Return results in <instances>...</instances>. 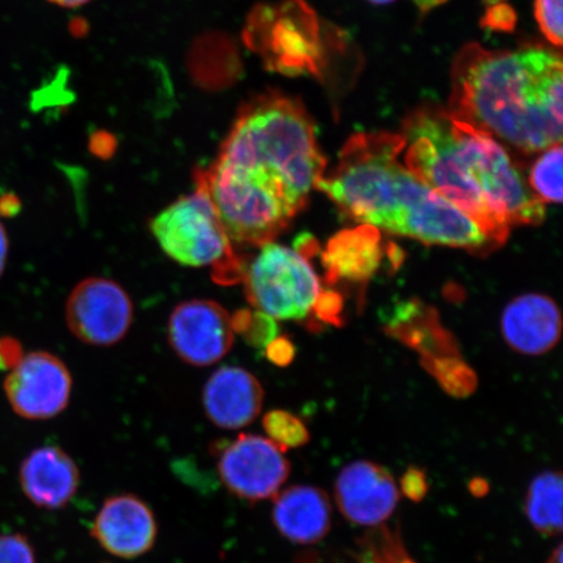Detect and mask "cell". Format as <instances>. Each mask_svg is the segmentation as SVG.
Returning <instances> with one entry per match:
<instances>
[{
  "label": "cell",
  "instance_id": "29",
  "mask_svg": "<svg viewBox=\"0 0 563 563\" xmlns=\"http://www.w3.org/2000/svg\"><path fill=\"white\" fill-rule=\"evenodd\" d=\"M23 357V350L20 343L12 338L0 340V368L12 369Z\"/></svg>",
  "mask_w": 563,
  "mask_h": 563
},
{
  "label": "cell",
  "instance_id": "31",
  "mask_svg": "<svg viewBox=\"0 0 563 563\" xmlns=\"http://www.w3.org/2000/svg\"><path fill=\"white\" fill-rule=\"evenodd\" d=\"M471 495H474L477 498L484 497L485 495H488L489 492V484L487 481H484V478H473V481L470 482L468 485Z\"/></svg>",
  "mask_w": 563,
  "mask_h": 563
},
{
  "label": "cell",
  "instance_id": "12",
  "mask_svg": "<svg viewBox=\"0 0 563 563\" xmlns=\"http://www.w3.org/2000/svg\"><path fill=\"white\" fill-rule=\"evenodd\" d=\"M335 501L342 516L357 526H378L391 517L399 490L385 467L369 461L352 462L335 482Z\"/></svg>",
  "mask_w": 563,
  "mask_h": 563
},
{
  "label": "cell",
  "instance_id": "23",
  "mask_svg": "<svg viewBox=\"0 0 563 563\" xmlns=\"http://www.w3.org/2000/svg\"><path fill=\"white\" fill-rule=\"evenodd\" d=\"M235 333H241L253 346H267L276 338L273 319L263 312H238L231 316Z\"/></svg>",
  "mask_w": 563,
  "mask_h": 563
},
{
  "label": "cell",
  "instance_id": "21",
  "mask_svg": "<svg viewBox=\"0 0 563 563\" xmlns=\"http://www.w3.org/2000/svg\"><path fill=\"white\" fill-rule=\"evenodd\" d=\"M422 363L450 396L467 397L476 389L475 373L461 361L460 356L432 358Z\"/></svg>",
  "mask_w": 563,
  "mask_h": 563
},
{
  "label": "cell",
  "instance_id": "20",
  "mask_svg": "<svg viewBox=\"0 0 563 563\" xmlns=\"http://www.w3.org/2000/svg\"><path fill=\"white\" fill-rule=\"evenodd\" d=\"M528 187L540 201L560 203L562 201V145L543 151L533 162Z\"/></svg>",
  "mask_w": 563,
  "mask_h": 563
},
{
  "label": "cell",
  "instance_id": "30",
  "mask_svg": "<svg viewBox=\"0 0 563 563\" xmlns=\"http://www.w3.org/2000/svg\"><path fill=\"white\" fill-rule=\"evenodd\" d=\"M9 236H7L3 223L0 222V278H2L5 271L7 258H9Z\"/></svg>",
  "mask_w": 563,
  "mask_h": 563
},
{
  "label": "cell",
  "instance_id": "3",
  "mask_svg": "<svg viewBox=\"0 0 563 563\" xmlns=\"http://www.w3.org/2000/svg\"><path fill=\"white\" fill-rule=\"evenodd\" d=\"M405 145L396 133H357L316 188L362 224L478 255L495 250L470 217L400 164Z\"/></svg>",
  "mask_w": 563,
  "mask_h": 563
},
{
  "label": "cell",
  "instance_id": "2",
  "mask_svg": "<svg viewBox=\"0 0 563 563\" xmlns=\"http://www.w3.org/2000/svg\"><path fill=\"white\" fill-rule=\"evenodd\" d=\"M402 136L408 170L470 217L495 249L511 227L545 220V203L488 133L424 104L406 118Z\"/></svg>",
  "mask_w": 563,
  "mask_h": 563
},
{
  "label": "cell",
  "instance_id": "17",
  "mask_svg": "<svg viewBox=\"0 0 563 563\" xmlns=\"http://www.w3.org/2000/svg\"><path fill=\"white\" fill-rule=\"evenodd\" d=\"M384 249L378 229L362 224L343 230L330 239L322 253V265L329 284L346 280L367 282L383 264Z\"/></svg>",
  "mask_w": 563,
  "mask_h": 563
},
{
  "label": "cell",
  "instance_id": "14",
  "mask_svg": "<svg viewBox=\"0 0 563 563\" xmlns=\"http://www.w3.org/2000/svg\"><path fill=\"white\" fill-rule=\"evenodd\" d=\"M21 490L35 506L60 510L73 501L80 485V471L66 450L48 445L34 449L20 466Z\"/></svg>",
  "mask_w": 563,
  "mask_h": 563
},
{
  "label": "cell",
  "instance_id": "16",
  "mask_svg": "<svg viewBox=\"0 0 563 563\" xmlns=\"http://www.w3.org/2000/svg\"><path fill=\"white\" fill-rule=\"evenodd\" d=\"M273 523L295 544L319 543L332 526V505L325 492L312 485H294L273 498Z\"/></svg>",
  "mask_w": 563,
  "mask_h": 563
},
{
  "label": "cell",
  "instance_id": "25",
  "mask_svg": "<svg viewBox=\"0 0 563 563\" xmlns=\"http://www.w3.org/2000/svg\"><path fill=\"white\" fill-rule=\"evenodd\" d=\"M0 563H37L30 539L23 533H0Z\"/></svg>",
  "mask_w": 563,
  "mask_h": 563
},
{
  "label": "cell",
  "instance_id": "7",
  "mask_svg": "<svg viewBox=\"0 0 563 563\" xmlns=\"http://www.w3.org/2000/svg\"><path fill=\"white\" fill-rule=\"evenodd\" d=\"M218 476L232 496L257 504L278 495L290 476L286 452L263 435L239 434L211 448Z\"/></svg>",
  "mask_w": 563,
  "mask_h": 563
},
{
  "label": "cell",
  "instance_id": "10",
  "mask_svg": "<svg viewBox=\"0 0 563 563\" xmlns=\"http://www.w3.org/2000/svg\"><path fill=\"white\" fill-rule=\"evenodd\" d=\"M170 346L183 362L208 367L228 355L235 340L230 313L211 300H189L175 307L168 319Z\"/></svg>",
  "mask_w": 563,
  "mask_h": 563
},
{
  "label": "cell",
  "instance_id": "15",
  "mask_svg": "<svg viewBox=\"0 0 563 563\" xmlns=\"http://www.w3.org/2000/svg\"><path fill=\"white\" fill-rule=\"evenodd\" d=\"M501 330L506 343L519 354H547L561 338L560 308L547 295H520L504 309Z\"/></svg>",
  "mask_w": 563,
  "mask_h": 563
},
{
  "label": "cell",
  "instance_id": "18",
  "mask_svg": "<svg viewBox=\"0 0 563 563\" xmlns=\"http://www.w3.org/2000/svg\"><path fill=\"white\" fill-rule=\"evenodd\" d=\"M387 332L418 350L422 362L460 356L453 336L440 325L438 312L420 301H407L398 306L387 325Z\"/></svg>",
  "mask_w": 563,
  "mask_h": 563
},
{
  "label": "cell",
  "instance_id": "34",
  "mask_svg": "<svg viewBox=\"0 0 563 563\" xmlns=\"http://www.w3.org/2000/svg\"><path fill=\"white\" fill-rule=\"evenodd\" d=\"M369 2L376 3V4H386V3L394 2V0H369Z\"/></svg>",
  "mask_w": 563,
  "mask_h": 563
},
{
  "label": "cell",
  "instance_id": "26",
  "mask_svg": "<svg viewBox=\"0 0 563 563\" xmlns=\"http://www.w3.org/2000/svg\"><path fill=\"white\" fill-rule=\"evenodd\" d=\"M400 490L410 501L415 504L421 503L429 492L426 471L418 466L408 467L402 477H400Z\"/></svg>",
  "mask_w": 563,
  "mask_h": 563
},
{
  "label": "cell",
  "instance_id": "8",
  "mask_svg": "<svg viewBox=\"0 0 563 563\" xmlns=\"http://www.w3.org/2000/svg\"><path fill=\"white\" fill-rule=\"evenodd\" d=\"M66 321L70 333L81 342L91 346H112L129 333L133 302L114 280L84 279L67 299Z\"/></svg>",
  "mask_w": 563,
  "mask_h": 563
},
{
  "label": "cell",
  "instance_id": "28",
  "mask_svg": "<svg viewBox=\"0 0 563 563\" xmlns=\"http://www.w3.org/2000/svg\"><path fill=\"white\" fill-rule=\"evenodd\" d=\"M267 357L274 364L288 365L292 362L295 350L292 343L287 338H274V340L266 346Z\"/></svg>",
  "mask_w": 563,
  "mask_h": 563
},
{
  "label": "cell",
  "instance_id": "6",
  "mask_svg": "<svg viewBox=\"0 0 563 563\" xmlns=\"http://www.w3.org/2000/svg\"><path fill=\"white\" fill-rule=\"evenodd\" d=\"M258 249L242 277L250 305L273 320H306L322 292L313 267L285 245L271 242Z\"/></svg>",
  "mask_w": 563,
  "mask_h": 563
},
{
  "label": "cell",
  "instance_id": "24",
  "mask_svg": "<svg viewBox=\"0 0 563 563\" xmlns=\"http://www.w3.org/2000/svg\"><path fill=\"white\" fill-rule=\"evenodd\" d=\"M534 18L545 38L560 47L562 45V0H534Z\"/></svg>",
  "mask_w": 563,
  "mask_h": 563
},
{
  "label": "cell",
  "instance_id": "32",
  "mask_svg": "<svg viewBox=\"0 0 563 563\" xmlns=\"http://www.w3.org/2000/svg\"><path fill=\"white\" fill-rule=\"evenodd\" d=\"M54 4H58L60 7H67V9H74V7H80L89 2V0H48Z\"/></svg>",
  "mask_w": 563,
  "mask_h": 563
},
{
  "label": "cell",
  "instance_id": "1",
  "mask_svg": "<svg viewBox=\"0 0 563 563\" xmlns=\"http://www.w3.org/2000/svg\"><path fill=\"white\" fill-rule=\"evenodd\" d=\"M325 168L305 106L271 91L243 106L217 158L195 180L234 249L262 246L307 207Z\"/></svg>",
  "mask_w": 563,
  "mask_h": 563
},
{
  "label": "cell",
  "instance_id": "27",
  "mask_svg": "<svg viewBox=\"0 0 563 563\" xmlns=\"http://www.w3.org/2000/svg\"><path fill=\"white\" fill-rule=\"evenodd\" d=\"M343 301L340 295L334 292H321L319 300H317L313 313L319 319L329 323L340 321Z\"/></svg>",
  "mask_w": 563,
  "mask_h": 563
},
{
  "label": "cell",
  "instance_id": "4",
  "mask_svg": "<svg viewBox=\"0 0 563 563\" xmlns=\"http://www.w3.org/2000/svg\"><path fill=\"white\" fill-rule=\"evenodd\" d=\"M449 112L527 154L562 143L563 67L541 46H464L453 63Z\"/></svg>",
  "mask_w": 563,
  "mask_h": 563
},
{
  "label": "cell",
  "instance_id": "5",
  "mask_svg": "<svg viewBox=\"0 0 563 563\" xmlns=\"http://www.w3.org/2000/svg\"><path fill=\"white\" fill-rule=\"evenodd\" d=\"M150 229L174 262L192 267L213 266L220 284L242 279L245 262L235 253L217 210L199 189L159 211Z\"/></svg>",
  "mask_w": 563,
  "mask_h": 563
},
{
  "label": "cell",
  "instance_id": "13",
  "mask_svg": "<svg viewBox=\"0 0 563 563\" xmlns=\"http://www.w3.org/2000/svg\"><path fill=\"white\" fill-rule=\"evenodd\" d=\"M264 396L263 385L251 372L241 367H222L203 386L202 406L216 427L235 431L258 418Z\"/></svg>",
  "mask_w": 563,
  "mask_h": 563
},
{
  "label": "cell",
  "instance_id": "22",
  "mask_svg": "<svg viewBox=\"0 0 563 563\" xmlns=\"http://www.w3.org/2000/svg\"><path fill=\"white\" fill-rule=\"evenodd\" d=\"M264 431L272 442L284 450L306 446L311 434L297 415L284 410H273L263 419Z\"/></svg>",
  "mask_w": 563,
  "mask_h": 563
},
{
  "label": "cell",
  "instance_id": "11",
  "mask_svg": "<svg viewBox=\"0 0 563 563\" xmlns=\"http://www.w3.org/2000/svg\"><path fill=\"white\" fill-rule=\"evenodd\" d=\"M90 533L103 551L118 559L133 560L156 545L158 525L143 498L119 493L104 499Z\"/></svg>",
  "mask_w": 563,
  "mask_h": 563
},
{
  "label": "cell",
  "instance_id": "9",
  "mask_svg": "<svg viewBox=\"0 0 563 563\" xmlns=\"http://www.w3.org/2000/svg\"><path fill=\"white\" fill-rule=\"evenodd\" d=\"M7 400L20 418L48 420L66 410L73 377L67 365L51 352L35 351L13 367L4 379Z\"/></svg>",
  "mask_w": 563,
  "mask_h": 563
},
{
  "label": "cell",
  "instance_id": "19",
  "mask_svg": "<svg viewBox=\"0 0 563 563\" xmlns=\"http://www.w3.org/2000/svg\"><path fill=\"white\" fill-rule=\"evenodd\" d=\"M562 493L560 471L538 475L528 489L526 516L543 537L553 538L562 532Z\"/></svg>",
  "mask_w": 563,
  "mask_h": 563
},
{
  "label": "cell",
  "instance_id": "33",
  "mask_svg": "<svg viewBox=\"0 0 563 563\" xmlns=\"http://www.w3.org/2000/svg\"><path fill=\"white\" fill-rule=\"evenodd\" d=\"M547 563H562V545H559L554 549L551 558H549Z\"/></svg>",
  "mask_w": 563,
  "mask_h": 563
}]
</instances>
